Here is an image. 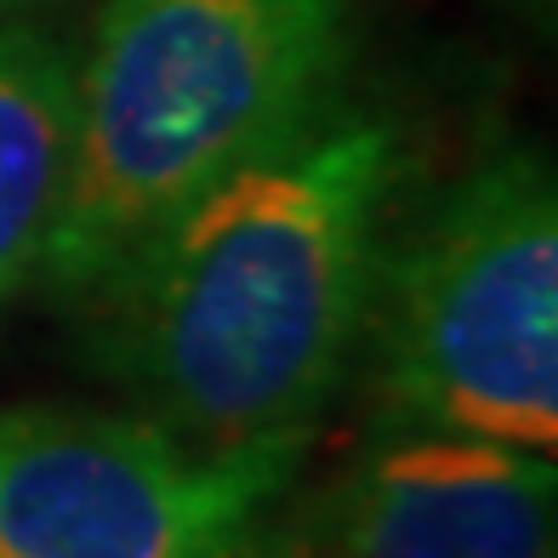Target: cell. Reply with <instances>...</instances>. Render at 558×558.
Instances as JSON below:
<instances>
[{
	"label": "cell",
	"instance_id": "6",
	"mask_svg": "<svg viewBox=\"0 0 558 558\" xmlns=\"http://www.w3.org/2000/svg\"><path fill=\"white\" fill-rule=\"evenodd\" d=\"M74 120V58L40 23H0V314L35 286L58 222Z\"/></svg>",
	"mask_w": 558,
	"mask_h": 558
},
{
	"label": "cell",
	"instance_id": "4",
	"mask_svg": "<svg viewBox=\"0 0 558 558\" xmlns=\"http://www.w3.org/2000/svg\"><path fill=\"white\" fill-rule=\"evenodd\" d=\"M308 439L199 450L143 416L0 411V558H240Z\"/></svg>",
	"mask_w": 558,
	"mask_h": 558
},
{
	"label": "cell",
	"instance_id": "1",
	"mask_svg": "<svg viewBox=\"0 0 558 558\" xmlns=\"http://www.w3.org/2000/svg\"><path fill=\"white\" fill-rule=\"evenodd\" d=\"M399 171L393 120L331 97L81 302L92 360L199 450L314 439L360 353Z\"/></svg>",
	"mask_w": 558,
	"mask_h": 558
},
{
	"label": "cell",
	"instance_id": "3",
	"mask_svg": "<svg viewBox=\"0 0 558 558\" xmlns=\"http://www.w3.org/2000/svg\"><path fill=\"white\" fill-rule=\"evenodd\" d=\"M376 434L558 439V189L542 148L478 155L383 240L365 302Z\"/></svg>",
	"mask_w": 558,
	"mask_h": 558
},
{
	"label": "cell",
	"instance_id": "5",
	"mask_svg": "<svg viewBox=\"0 0 558 558\" xmlns=\"http://www.w3.org/2000/svg\"><path fill=\"white\" fill-rule=\"evenodd\" d=\"M558 478L542 450L399 434L319 485H291L240 558H553Z\"/></svg>",
	"mask_w": 558,
	"mask_h": 558
},
{
	"label": "cell",
	"instance_id": "2",
	"mask_svg": "<svg viewBox=\"0 0 558 558\" xmlns=\"http://www.w3.org/2000/svg\"><path fill=\"white\" fill-rule=\"evenodd\" d=\"M353 0H104L35 286L86 302L143 240L342 97Z\"/></svg>",
	"mask_w": 558,
	"mask_h": 558
},
{
	"label": "cell",
	"instance_id": "7",
	"mask_svg": "<svg viewBox=\"0 0 558 558\" xmlns=\"http://www.w3.org/2000/svg\"><path fill=\"white\" fill-rule=\"evenodd\" d=\"M40 7H58V0H0V23H12V17H29Z\"/></svg>",
	"mask_w": 558,
	"mask_h": 558
}]
</instances>
